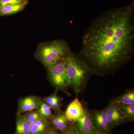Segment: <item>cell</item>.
<instances>
[{
  "label": "cell",
  "instance_id": "cell-12",
  "mask_svg": "<svg viewBox=\"0 0 134 134\" xmlns=\"http://www.w3.org/2000/svg\"><path fill=\"white\" fill-rule=\"evenodd\" d=\"M50 122L45 118H40L38 120L30 124V134H40L45 133L50 127Z\"/></svg>",
  "mask_w": 134,
  "mask_h": 134
},
{
  "label": "cell",
  "instance_id": "cell-11",
  "mask_svg": "<svg viewBox=\"0 0 134 134\" xmlns=\"http://www.w3.org/2000/svg\"><path fill=\"white\" fill-rule=\"evenodd\" d=\"M58 90L56 89V90L52 95L43 98L56 113L62 112L61 107L62 105L63 98L58 96Z\"/></svg>",
  "mask_w": 134,
  "mask_h": 134
},
{
  "label": "cell",
  "instance_id": "cell-23",
  "mask_svg": "<svg viewBox=\"0 0 134 134\" xmlns=\"http://www.w3.org/2000/svg\"><path fill=\"white\" fill-rule=\"evenodd\" d=\"M46 134V132H45V133H41V134Z\"/></svg>",
  "mask_w": 134,
  "mask_h": 134
},
{
  "label": "cell",
  "instance_id": "cell-22",
  "mask_svg": "<svg viewBox=\"0 0 134 134\" xmlns=\"http://www.w3.org/2000/svg\"><path fill=\"white\" fill-rule=\"evenodd\" d=\"M94 134H108V133H107V132H100V131L96 130Z\"/></svg>",
  "mask_w": 134,
  "mask_h": 134
},
{
  "label": "cell",
  "instance_id": "cell-10",
  "mask_svg": "<svg viewBox=\"0 0 134 134\" xmlns=\"http://www.w3.org/2000/svg\"><path fill=\"white\" fill-rule=\"evenodd\" d=\"M49 121L54 129L62 134L66 131L71 123L67 119L65 113L62 111L53 114Z\"/></svg>",
  "mask_w": 134,
  "mask_h": 134
},
{
  "label": "cell",
  "instance_id": "cell-14",
  "mask_svg": "<svg viewBox=\"0 0 134 134\" xmlns=\"http://www.w3.org/2000/svg\"><path fill=\"white\" fill-rule=\"evenodd\" d=\"M27 3L16 5H6L0 6V16L14 14L23 10Z\"/></svg>",
  "mask_w": 134,
  "mask_h": 134
},
{
  "label": "cell",
  "instance_id": "cell-13",
  "mask_svg": "<svg viewBox=\"0 0 134 134\" xmlns=\"http://www.w3.org/2000/svg\"><path fill=\"white\" fill-rule=\"evenodd\" d=\"M30 125L24 115L17 114L15 134H30Z\"/></svg>",
  "mask_w": 134,
  "mask_h": 134
},
{
  "label": "cell",
  "instance_id": "cell-16",
  "mask_svg": "<svg viewBox=\"0 0 134 134\" xmlns=\"http://www.w3.org/2000/svg\"><path fill=\"white\" fill-rule=\"evenodd\" d=\"M37 110L41 117L48 120L53 115L52 108H50V107L43 99L41 98L40 104Z\"/></svg>",
  "mask_w": 134,
  "mask_h": 134
},
{
  "label": "cell",
  "instance_id": "cell-21",
  "mask_svg": "<svg viewBox=\"0 0 134 134\" xmlns=\"http://www.w3.org/2000/svg\"><path fill=\"white\" fill-rule=\"evenodd\" d=\"M46 134H61L58 132L57 130L50 127L46 132Z\"/></svg>",
  "mask_w": 134,
  "mask_h": 134
},
{
  "label": "cell",
  "instance_id": "cell-5",
  "mask_svg": "<svg viewBox=\"0 0 134 134\" xmlns=\"http://www.w3.org/2000/svg\"><path fill=\"white\" fill-rule=\"evenodd\" d=\"M106 115L110 130L128 120L114 99L110 101L105 108Z\"/></svg>",
  "mask_w": 134,
  "mask_h": 134
},
{
  "label": "cell",
  "instance_id": "cell-7",
  "mask_svg": "<svg viewBox=\"0 0 134 134\" xmlns=\"http://www.w3.org/2000/svg\"><path fill=\"white\" fill-rule=\"evenodd\" d=\"M65 113L67 119L71 123H74L82 117L84 114V107L77 96L69 104Z\"/></svg>",
  "mask_w": 134,
  "mask_h": 134
},
{
  "label": "cell",
  "instance_id": "cell-3",
  "mask_svg": "<svg viewBox=\"0 0 134 134\" xmlns=\"http://www.w3.org/2000/svg\"><path fill=\"white\" fill-rule=\"evenodd\" d=\"M70 50L66 41L62 40H53L40 44L36 57L46 66L65 58Z\"/></svg>",
  "mask_w": 134,
  "mask_h": 134
},
{
  "label": "cell",
  "instance_id": "cell-17",
  "mask_svg": "<svg viewBox=\"0 0 134 134\" xmlns=\"http://www.w3.org/2000/svg\"><path fill=\"white\" fill-rule=\"evenodd\" d=\"M123 114L129 121H133L134 120V104L130 105H120Z\"/></svg>",
  "mask_w": 134,
  "mask_h": 134
},
{
  "label": "cell",
  "instance_id": "cell-1",
  "mask_svg": "<svg viewBox=\"0 0 134 134\" xmlns=\"http://www.w3.org/2000/svg\"><path fill=\"white\" fill-rule=\"evenodd\" d=\"M134 2L105 12L92 23L82 37L78 54L92 75L113 74L133 57Z\"/></svg>",
  "mask_w": 134,
  "mask_h": 134
},
{
  "label": "cell",
  "instance_id": "cell-6",
  "mask_svg": "<svg viewBox=\"0 0 134 134\" xmlns=\"http://www.w3.org/2000/svg\"><path fill=\"white\" fill-rule=\"evenodd\" d=\"M84 114L82 117L74 123L75 128L78 134H94L96 130L93 126L90 112L83 104Z\"/></svg>",
  "mask_w": 134,
  "mask_h": 134
},
{
  "label": "cell",
  "instance_id": "cell-20",
  "mask_svg": "<svg viewBox=\"0 0 134 134\" xmlns=\"http://www.w3.org/2000/svg\"><path fill=\"white\" fill-rule=\"evenodd\" d=\"M63 134H78L77 132L74 123H71L66 131Z\"/></svg>",
  "mask_w": 134,
  "mask_h": 134
},
{
  "label": "cell",
  "instance_id": "cell-19",
  "mask_svg": "<svg viewBox=\"0 0 134 134\" xmlns=\"http://www.w3.org/2000/svg\"><path fill=\"white\" fill-rule=\"evenodd\" d=\"M27 3V0H0V6L6 5H16Z\"/></svg>",
  "mask_w": 134,
  "mask_h": 134
},
{
  "label": "cell",
  "instance_id": "cell-18",
  "mask_svg": "<svg viewBox=\"0 0 134 134\" xmlns=\"http://www.w3.org/2000/svg\"><path fill=\"white\" fill-rule=\"evenodd\" d=\"M24 115L30 125L36 122L42 117L37 110L28 112L25 115Z\"/></svg>",
  "mask_w": 134,
  "mask_h": 134
},
{
  "label": "cell",
  "instance_id": "cell-15",
  "mask_svg": "<svg viewBox=\"0 0 134 134\" xmlns=\"http://www.w3.org/2000/svg\"><path fill=\"white\" fill-rule=\"evenodd\" d=\"M114 100L120 105L134 104V90L128 91L121 96L117 97Z\"/></svg>",
  "mask_w": 134,
  "mask_h": 134
},
{
  "label": "cell",
  "instance_id": "cell-2",
  "mask_svg": "<svg viewBox=\"0 0 134 134\" xmlns=\"http://www.w3.org/2000/svg\"><path fill=\"white\" fill-rule=\"evenodd\" d=\"M65 60L69 86L77 96L83 90L92 74L79 55L75 54L71 50L65 57Z\"/></svg>",
  "mask_w": 134,
  "mask_h": 134
},
{
  "label": "cell",
  "instance_id": "cell-4",
  "mask_svg": "<svg viewBox=\"0 0 134 134\" xmlns=\"http://www.w3.org/2000/svg\"><path fill=\"white\" fill-rule=\"evenodd\" d=\"M65 58L46 66L48 78L56 90H60L70 96L68 91V79L66 72Z\"/></svg>",
  "mask_w": 134,
  "mask_h": 134
},
{
  "label": "cell",
  "instance_id": "cell-8",
  "mask_svg": "<svg viewBox=\"0 0 134 134\" xmlns=\"http://www.w3.org/2000/svg\"><path fill=\"white\" fill-rule=\"evenodd\" d=\"M90 115L96 130L109 133L111 130L107 119L105 109L93 110L90 112Z\"/></svg>",
  "mask_w": 134,
  "mask_h": 134
},
{
  "label": "cell",
  "instance_id": "cell-9",
  "mask_svg": "<svg viewBox=\"0 0 134 134\" xmlns=\"http://www.w3.org/2000/svg\"><path fill=\"white\" fill-rule=\"evenodd\" d=\"M41 98L37 96H31L19 99L18 101L17 114H21L38 108Z\"/></svg>",
  "mask_w": 134,
  "mask_h": 134
}]
</instances>
